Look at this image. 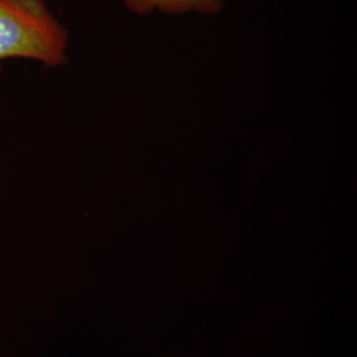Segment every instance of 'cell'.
<instances>
[{
  "mask_svg": "<svg viewBox=\"0 0 357 357\" xmlns=\"http://www.w3.org/2000/svg\"><path fill=\"white\" fill-rule=\"evenodd\" d=\"M128 10L139 15H147L155 10L162 13L180 15L196 13L215 15L222 8L221 0H123Z\"/></svg>",
  "mask_w": 357,
  "mask_h": 357,
  "instance_id": "cell-2",
  "label": "cell"
},
{
  "mask_svg": "<svg viewBox=\"0 0 357 357\" xmlns=\"http://www.w3.org/2000/svg\"><path fill=\"white\" fill-rule=\"evenodd\" d=\"M68 32L44 0H0V64L10 59L47 66L66 61Z\"/></svg>",
  "mask_w": 357,
  "mask_h": 357,
  "instance_id": "cell-1",
  "label": "cell"
}]
</instances>
